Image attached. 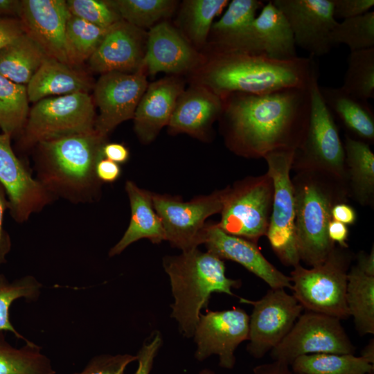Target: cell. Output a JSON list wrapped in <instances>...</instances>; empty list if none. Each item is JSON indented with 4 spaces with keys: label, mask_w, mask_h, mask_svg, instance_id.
Masks as SVG:
<instances>
[{
    "label": "cell",
    "mask_w": 374,
    "mask_h": 374,
    "mask_svg": "<svg viewBox=\"0 0 374 374\" xmlns=\"http://www.w3.org/2000/svg\"><path fill=\"white\" fill-rule=\"evenodd\" d=\"M310 87L262 94L233 93L222 98H226L222 114L228 147L239 155L254 159L274 151L295 150L308 128Z\"/></svg>",
    "instance_id": "cell-1"
},
{
    "label": "cell",
    "mask_w": 374,
    "mask_h": 374,
    "mask_svg": "<svg viewBox=\"0 0 374 374\" xmlns=\"http://www.w3.org/2000/svg\"><path fill=\"white\" fill-rule=\"evenodd\" d=\"M105 143L106 137L95 130L38 143L35 146L37 179L53 197L75 204L93 201L102 184L96 167L104 158Z\"/></svg>",
    "instance_id": "cell-2"
},
{
    "label": "cell",
    "mask_w": 374,
    "mask_h": 374,
    "mask_svg": "<svg viewBox=\"0 0 374 374\" xmlns=\"http://www.w3.org/2000/svg\"><path fill=\"white\" fill-rule=\"evenodd\" d=\"M314 57L279 60L264 54L217 52L206 69L204 82L221 98L233 93L262 94L310 87L319 75Z\"/></svg>",
    "instance_id": "cell-3"
},
{
    "label": "cell",
    "mask_w": 374,
    "mask_h": 374,
    "mask_svg": "<svg viewBox=\"0 0 374 374\" xmlns=\"http://www.w3.org/2000/svg\"><path fill=\"white\" fill-rule=\"evenodd\" d=\"M163 265L174 298L170 317L186 338L193 337L201 311L207 307L213 293L233 296L232 290L241 285L240 280L226 276L223 260L197 248L166 256Z\"/></svg>",
    "instance_id": "cell-4"
},
{
    "label": "cell",
    "mask_w": 374,
    "mask_h": 374,
    "mask_svg": "<svg viewBox=\"0 0 374 374\" xmlns=\"http://www.w3.org/2000/svg\"><path fill=\"white\" fill-rule=\"evenodd\" d=\"M292 182L299 258L313 267L324 262L336 246L328 228L334 206L347 202L348 185L328 174L308 170L296 171Z\"/></svg>",
    "instance_id": "cell-5"
},
{
    "label": "cell",
    "mask_w": 374,
    "mask_h": 374,
    "mask_svg": "<svg viewBox=\"0 0 374 374\" xmlns=\"http://www.w3.org/2000/svg\"><path fill=\"white\" fill-rule=\"evenodd\" d=\"M347 249L335 246L324 262L310 269L301 265L294 267L292 295L303 308L340 320L350 317L346 288L352 256Z\"/></svg>",
    "instance_id": "cell-6"
},
{
    "label": "cell",
    "mask_w": 374,
    "mask_h": 374,
    "mask_svg": "<svg viewBox=\"0 0 374 374\" xmlns=\"http://www.w3.org/2000/svg\"><path fill=\"white\" fill-rule=\"evenodd\" d=\"M95 105L89 93L46 98L30 109L20 134L24 149L38 143L91 132L96 121Z\"/></svg>",
    "instance_id": "cell-7"
},
{
    "label": "cell",
    "mask_w": 374,
    "mask_h": 374,
    "mask_svg": "<svg viewBox=\"0 0 374 374\" xmlns=\"http://www.w3.org/2000/svg\"><path fill=\"white\" fill-rule=\"evenodd\" d=\"M310 89L308 128L303 143L294 151L292 170L318 171L347 184L344 143L335 119L321 96L318 77L313 79Z\"/></svg>",
    "instance_id": "cell-8"
},
{
    "label": "cell",
    "mask_w": 374,
    "mask_h": 374,
    "mask_svg": "<svg viewBox=\"0 0 374 374\" xmlns=\"http://www.w3.org/2000/svg\"><path fill=\"white\" fill-rule=\"evenodd\" d=\"M274 199V184L267 172L228 186L217 226L228 234L257 244L266 235Z\"/></svg>",
    "instance_id": "cell-9"
},
{
    "label": "cell",
    "mask_w": 374,
    "mask_h": 374,
    "mask_svg": "<svg viewBox=\"0 0 374 374\" xmlns=\"http://www.w3.org/2000/svg\"><path fill=\"white\" fill-rule=\"evenodd\" d=\"M294 150H277L264 157L274 184V199L266 236L280 261L285 266L300 265L295 233V205L290 176Z\"/></svg>",
    "instance_id": "cell-10"
},
{
    "label": "cell",
    "mask_w": 374,
    "mask_h": 374,
    "mask_svg": "<svg viewBox=\"0 0 374 374\" xmlns=\"http://www.w3.org/2000/svg\"><path fill=\"white\" fill-rule=\"evenodd\" d=\"M228 186L208 195L184 202L180 198L152 193L154 208L160 217L165 240L187 251L202 244L206 220L220 213Z\"/></svg>",
    "instance_id": "cell-11"
},
{
    "label": "cell",
    "mask_w": 374,
    "mask_h": 374,
    "mask_svg": "<svg viewBox=\"0 0 374 374\" xmlns=\"http://www.w3.org/2000/svg\"><path fill=\"white\" fill-rule=\"evenodd\" d=\"M352 344L340 319L323 314L307 312L271 350L274 360L290 366L299 356L314 353L354 354Z\"/></svg>",
    "instance_id": "cell-12"
},
{
    "label": "cell",
    "mask_w": 374,
    "mask_h": 374,
    "mask_svg": "<svg viewBox=\"0 0 374 374\" xmlns=\"http://www.w3.org/2000/svg\"><path fill=\"white\" fill-rule=\"evenodd\" d=\"M240 302L253 305L249 319L247 350L257 359L262 357L282 341L303 309L292 294L281 288H271L259 300L241 298Z\"/></svg>",
    "instance_id": "cell-13"
},
{
    "label": "cell",
    "mask_w": 374,
    "mask_h": 374,
    "mask_svg": "<svg viewBox=\"0 0 374 374\" xmlns=\"http://www.w3.org/2000/svg\"><path fill=\"white\" fill-rule=\"evenodd\" d=\"M148 82L141 70L133 73L101 74L93 86V100L99 109L94 130L107 137L116 126L134 118Z\"/></svg>",
    "instance_id": "cell-14"
},
{
    "label": "cell",
    "mask_w": 374,
    "mask_h": 374,
    "mask_svg": "<svg viewBox=\"0 0 374 374\" xmlns=\"http://www.w3.org/2000/svg\"><path fill=\"white\" fill-rule=\"evenodd\" d=\"M249 319L240 308L201 314L193 336L197 346L196 359L202 362L216 355L220 367L232 369L235 349L248 339Z\"/></svg>",
    "instance_id": "cell-15"
},
{
    "label": "cell",
    "mask_w": 374,
    "mask_h": 374,
    "mask_svg": "<svg viewBox=\"0 0 374 374\" xmlns=\"http://www.w3.org/2000/svg\"><path fill=\"white\" fill-rule=\"evenodd\" d=\"M10 141V136L0 133V184L6 191L12 217L22 223L42 211L53 197L17 157Z\"/></svg>",
    "instance_id": "cell-16"
},
{
    "label": "cell",
    "mask_w": 374,
    "mask_h": 374,
    "mask_svg": "<svg viewBox=\"0 0 374 374\" xmlns=\"http://www.w3.org/2000/svg\"><path fill=\"white\" fill-rule=\"evenodd\" d=\"M283 13L294 35L296 46L311 56L328 53L334 46L330 34L337 21L332 0H273Z\"/></svg>",
    "instance_id": "cell-17"
},
{
    "label": "cell",
    "mask_w": 374,
    "mask_h": 374,
    "mask_svg": "<svg viewBox=\"0 0 374 374\" xmlns=\"http://www.w3.org/2000/svg\"><path fill=\"white\" fill-rule=\"evenodd\" d=\"M69 16L64 0H21L19 19L24 33L48 57L67 64L64 38Z\"/></svg>",
    "instance_id": "cell-18"
},
{
    "label": "cell",
    "mask_w": 374,
    "mask_h": 374,
    "mask_svg": "<svg viewBox=\"0 0 374 374\" xmlns=\"http://www.w3.org/2000/svg\"><path fill=\"white\" fill-rule=\"evenodd\" d=\"M202 244L207 251L222 260L238 262L265 282L271 289H292V280L261 253L257 244L240 237L230 235L217 224L206 223Z\"/></svg>",
    "instance_id": "cell-19"
},
{
    "label": "cell",
    "mask_w": 374,
    "mask_h": 374,
    "mask_svg": "<svg viewBox=\"0 0 374 374\" xmlns=\"http://www.w3.org/2000/svg\"><path fill=\"white\" fill-rule=\"evenodd\" d=\"M143 33L124 20L112 27L101 44L89 59L91 71L105 73L109 72H136L141 69L143 60Z\"/></svg>",
    "instance_id": "cell-20"
},
{
    "label": "cell",
    "mask_w": 374,
    "mask_h": 374,
    "mask_svg": "<svg viewBox=\"0 0 374 374\" xmlns=\"http://www.w3.org/2000/svg\"><path fill=\"white\" fill-rule=\"evenodd\" d=\"M182 89L181 84L173 78L159 80L148 86L133 118L135 132L143 143L152 141L168 125Z\"/></svg>",
    "instance_id": "cell-21"
},
{
    "label": "cell",
    "mask_w": 374,
    "mask_h": 374,
    "mask_svg": "<svg viewBox=\"0 0 374 374\" xmlns=\"http://www.w3.org/2000/svg\"><path fill=\"white\" fill-rule=\"evenodd\" d=\"M196 55L180 34L167 22L153 26L148 35L147 50L141 69L150 74L159 72L178 73L190 68Z\"/></svg>",
    "instance_id": "cell-22"
},
{
    "label": "cell",
    "mask_w": 374,
    "mask_h": 374,
    "mask_svg": "<svg viewBox=\"0 0 374 374\" xmlns=\"http://www.w3.org/2000/svg\"><path fill=\"white\" fill-rule=\"evenodd\" d=\"M264 6L258 0H233L222 17L212 25L219 53L259 54L252 25L257 11Z\"/></svg>",
    "instance_id": "cell-23"
},
{
    "label": "cell",
    "mask_w": 374,
    "mask_h": 374,
    "mask_svg": "<svg viewBox=\"0 0 374 374\" xmlns=\"http://www.w3.org/2000/svg\"><path fill=\"white\" fill-rule=\"evenodd\" d=\"M94 83L84 71L47 57L26 85L29 102L52 96L89 93Z\"/></svg>",
    "instance_id": "cell-24"
},
{
    "label": "cell",
    "mask_w": 374,
    "mask_h": 374,
    "mask_svg": "<svg viewBox=\"0 0 374 374\" xmlns=\"http://www.w3.org/2000/svg\"><path fill=\"white\" fill-rule=\"evenodd\" d=\"M220 96L206 88H195L182 92L178 98L168 123L175 132L199 136L222 114Z\"/></svg>",
    "instance_id": "cell-25"
},
{
    "label": "cell",
    "mask_w": 374,
    "mask_h": 374,
    "mask_svg": "<svg viewBox=\"0 0 374 374\" xmlns=\"http://www.w3.org/2000/svg\"><path fill=\"white\" fill-rule=\"evenodd\" d=\"M125 190L130 205V221L122 238L109 250L110 257L121 253L128 246L143 238L154 244L165 240L161 220L154 208L152 193L130 180L125 183Z\"/></svg>",
    "instance_id": "cell-26"
},
{
    "label": "cell",
    "mask_w": 374,
    "mask_h": 374,
    "mask_svg": "<svg viewBox=\"0 0 374 374\" xmlns=\"http://www.w3.org/2000/svg\"><path fill=\"white\" fill-rule=\"evenodd\" d=\"M252 34L259 54L279 60H290L298 57L290 26L272 1L264 4L255 18Z\"/></svg>",
    "instance_id": "cell-27"
},
{
    "label": "cell",
    "mask_w": 374,
    "mask_h": 374,
    "mask_svg": "<svg viewBox=\"0 0 374 374\" xmlns=\"http://www.w3.org/2000/svg\"><path fill=\"white\" fill-rule=\"evenodd\" d=\"M322 99L334 118L359 140L374 141V114L368 101L346 92L341 87L319 85Z\"/></svg>",
    "instance_id": "cell-28"
},
{
    "label": "cell",
    "mask_w": 374,
    "mask_h": 374,
    "mask_svg": "<svg viewBox=\"0 0 374 374\" xmlns=\"http://www.w3.org/2000/svg\"><path fill=\"white\" fill-rule=\"evenodd\" d=\"M344 148L348 196L362 206L374 203V154L369 143L346 135Z\"/></svg>",
    "instance_id": "cell-29"
},
{
    "label": "cell",
    "mask_w": 374,
    "mask_h": 374,
    "mask_svg": "<svg viewBox=\"0 0 374 374\" xmlns=\"http://www.w3.org/2000/svg\"><path fill=\"white\" fill-rule=\"evenodd\" d=\"M47 57L23 33L0 50V74L13 82L27 85Z\"/></svg>",
    "instance_id": "cell-30"
},
{
    "label": "cell",
    "mask_w": 374,
    "mask_h": 374,
    "mask_svg": "<svg viewBox=\"0 0 374 374\" xmlns=\"http://www.w3.org/2000/svg\"><path fill=\"white\" fill-rule=\"evenodd\" d=\"M346 304L361 335L374 333V276L353 266L347 275Z\"/></svg>",
    "instance_id": "cell-31"
},
{
    "label": "cell",
    "mask_w": 374,
    "mask_h": 374,
    "mask_svg": "<svg viewBox=\"0 0 374 374\" xmlns=\"http://www.w3.org/2000/svg\"><path fill=\"white\" fill-rule=\"evenodd\" d=\"M296 374H366L374 364L354 354L314 353L296 358L291 364Z\"/></svg>",
    "instance_id": "cell-32"
},
{
    "label": "cell",
    "mask_w": 374,
    "mask_h": 374,
    "mask_svg": "<svg viewBox=\"0 0 374 374\" xmlns=\"http://www.w3.org/2000/svg\"><path fill=\"white\" fill-rule=\"evenodd\" d=\"M50 359L37 344L29 341L12 346L0 331V374H55Z\"/></svg>",
    "instance_id": "cell-33"
},
{
    "label": "cell",
    "mask_w": 374,
    "mask_h": 374,
    "mask_svg": "<svg viewBox=\"0 0 374 374\" xmlns=\"http://www.w3.org/2000/svg\"><path fill=\"white\" fill-rule=\"evenodd\" d=\"M109 28L99 27L70 14L64 38L68 64L78 66L89 60Z\"/></svg>",
    "instance_id": "cell-34"
},
{
    "label": "cell",
    "mask_w": 374,
    "mask_h": 374,
    "mask_svg": "<svg viewBox=\"0 0 374 374\" xmlns=\"http://www.w3.org/2000/svg\"><path fill=\"white\" fill-rule=\"evenodd\" d=\"M26 85L12 82L0 74V129L10 136L21 134L30 108Z\"/></svg>",
    "instance_id": "cell-35"
},
{
    "label": "cell",
    "mask_w": 374,
    "mask_h": 374,
    "mask_svg": "<svg viewBox=\"0 0 374 374\" xmlns=\"http://www.w3.org/2000/svg\"><path fill=\"white\" fill-rule=\"evenodd\" d=\"M341 87L363 100L374 98V47L350 52Z\"/></svg>",
    "instance_id": "cell-36"
},
{
    "label": "cell",
    "mask_w": 374,
    "mask_h": 374,
    "mask_svg": "<svg viewBox=\"0 0 374 374\" xmlns=\"http://www.w3.org/2000/svg\"><path fill=\"white\" fill-rule=\"evenodd\" d=\"M41 288L42 284L33 276L28 275L10 281L0 274V331L10 332L26 343L30 341L11 323L10 308L14 301L20 299L36 300L40 295Z\"/></svg>",
    "instance_id": "cell-37"
},
{
    "label": "cell",
    "mask_w": 374,
    "mask_h": 374,
    "mask_svg": "<svg viewBox=\"0 0 374 374\" xmlns=\"http://www.w3.org/2000/svg\"><path fill=\"white\" fill-rule=\"evenodd\" d=\"M333 45L344 44L350 51L374 47V12L337 22L331 32Z\"/></svg>",
    "instance_id": "cell-38"
},
{
    "label": "cell",
    "mask_w": 374,
    "mask_h": 374,
    "mask_svg": "<svg viewBox=\"0 0 374 374\" xmlns=\"http://www.w3.org/2000/svg\"><path fill=\"white\" fill-rule=\"evenodd\" d=\"M113 3L121 19L141 28L152 25L168 15L173 8L169 0H114Z\"/></svg>",
    "instance_id": "cell-39"
},
{
    "label": "cell",
    "mask_w": 374,
    "mask_h": 374,
    "mask_svg": "<svg viewBox=\"0 0 374 374\" xmlns=\"http://www.w3.org/2000/svg\"><path fill=\"white\" fill-rule=\"evenodd\" d=\"M228 3L226 0H192L188 1V26L191 37L203 43L212 27L214 18Z\"/></svg>",
    "instance_id": "cell-40"
},
{
    "label": "cell",
    "mask_w": 374,
    "mask_h": 374,
    "mask_svg": "<svg viewBox=\"0 0 374 374\" xmlns=\"http://www.w3.org/2000/svg\"><path fill=\"white\" fill-rule=\"evenodd\" d=\"M71 15L101 28H108L122 20L113 1L68 0Z\"/></svg>",
    "instance_id": "cell-41"
},
{
    "label": "cell",
    "mask_w": 374,
    "mask_h": 374,
    "mask_svg": "<svg viewBox=\"0 0 374 374\" xmlns=\"http://www.w3.org/2000/svg\"><path fill=\"white\" fill-rule=\"evenodd\" d=\"M135 361L136 355H99L91 359L80 372L73 374H125L127 366Z\"/></svg>",
    "instance_id": "cell-42"
},
{
    "label": "cell",
    "mask_w": 374,
    "mask_h": 374,
    "mask_svg": "<svg viewBox=\"0 0 374 374\" xmlns=\"http://www.w3.org/2000/svg\"><path fill=\"white\" fill-rule=\"evenodd\" d=\"M159 332H153L137 353L138 367L134 374H150L154 359L162 345Z\"/></svg>",
    "instance_id": "cell-43"
},
{
    "label": "cell",
    "mask_w": 374,
    "mask_h": 374,
    "mask_svg": "<svg viewBox=\"0 0 374 374\" xmlns=\"http://www.w3.org/2000/svg\"><path fill=\"white\" fill-rule=\"evenodd\" d=\"M332 2L335 18L343 19L362 15L374 6L373 0H332Z\"/></svg>",
    "instance_id": "cell-44"
},
{
    "label": "cell",
    "mask_w": 374,
    "mask_h": 374,
    "mask_svg": "<svg viewBox=\"0 0 374 374\" xmlns=\"http://www.w3.org/2000/svg\"><path fill=\"white\" fill-rule=\"evenodd\" d=\"M7 209H8L7 195L0 184V266L6 262L12 246L10 235L3 227L4 215Z\"/></svg>",
    "instance_id": "cell-45"
},
{
    "label": "cell",
    "mask_w": 374,
    "mask_h": 374,
    "mask_svg": "<svg viewBox=\"0 0 374 374\" xmlns=\"http://www.w3.org/2000/svg\"><path fill=\"white\" fill-rule=\"evenodd\" d=\"M23 33L19 19H0V50Z\"/></svg>",
    "instance_id": "cell-46"
},
{
    "label": "cell",
    "mask_w": 374,
    "mask_h": 374,
    "mask_svg": "<svg viewBox=\"0 0 374 374\" xmlns=\"http://www.w3.org/2000/svg\"><path fill=\"white\" fill-rule=\"evenodd\" d=\"M96 174L101 183H113L120 177L121 168L119 164L102 158L96 165Z\"/></svg>",
    "instance_id": "cell-47"
},
{
    "label": "cell",
    "mask_w": 374,
    "mask_h": 374,
    "mask_svg": "<svg viewBox=\"0 0 374 374\" xmlns=\"http://www.w3.org/2000/svg\"><path fill=\"white\" fill-rule=\"evenodd\" d=\"M103 155L105 159L122 164L129 159L130 152L127 147L121 143H106L103 148Z\"/></svg>",
    "instance_id": "cell-48"
},
{
    "label": "cell",
    "mask_w": 374,
    "mask_h": 374,
    "mask_svg": "<svg viewBox=\"0 0 374 374\" xmlns=\"http://www.w3.org/2000/svg\"><path fill=\"white\" fill-rule=\"evenodd\" d=\"M328 235L329 239L335 244L337 243L342 248H348L347 244L348 229L347 225L332 220L328 225Z\"/></svg>",
    "instance_id": "cell-49"
},
{
    "label": "cell",
    "mask_w": 374,
    "mask_h": 374,
    "mask_svg": "<svg viewBox=\"0 0 374 374\" xmlns=\"http://www.w3.org/2000/svg\"><path fill=\"white\" fill-rule=\"evenodd\" d=\"M332 218L346 225H352L356 222L357 213L350 205L345 202L339 203L332 208Z\"/></svg>",
    "instance_id": "cell-50"
},
{
    "label": "cell",
    "mask_w": 374,
    "mask_h": 374,
    "mask_svg": "<svg viewBox=\"0 0 374 374\" xmlns=\"http://www.w3.org/2000/svg\"><path fill=\"white\" fill-rule=\"evenodd\" d=\"M253 373V374H293L289 364L277 360L256 366Z\"/></svg>",
    "instance_id": "cell-51"
},
{
    "label": "cell",
    "mask_w": 374,
    "mask_h": 374,
    "mask_svg": "<svg viewBox=\"0 0 374 374\" xmlns=\"http://www.w3.org/2000/svg\"><path fill=\"white\" fill-rule=\"evenodd\" d=\"M21 0H0V19H19Z\"/></svg>",
    "instance_id": "cell-52"
},
{
    "label": "cell",
    "mask_w": 374,
    "mask_h": 374,
    "mask_svg": "<svg viewBox=\"0 0 374 374\" xmlns=\"http://www.w3.org/2000/svg\"><path fill=\"white\" fill-rule=\"evenodd\" d=\"M356 266L365 274L374 276V248L369 253L360 251L357 255Z\"/></svg>",
    "instance_id": "cell-53"
},
{
    "label": "cell",
    "mask_w": 374,
    "mask_h": 374,
    "mask_svg": "<svg viewBox=\"0 0 374 374\" xmlns=\"http://www.w3.org/2000/svg\"><path fill=\"white\" fill-rule=\"evenodd\" d=\"M366 360H368L371 364H374V342L372 339L366 346L364 347L362 351V355H360Z\"/></svg>",
    "instance_id": "cell-54"
},
{
    "label": "cell",
    "mask_w": 374,
    "mask_h": 374,
    "mask_svg": "<svg viewBox=\"0 0 374 374\" xmlns=\"http://www.w3.org/2000/svg\"><path fill=\"white\" fill-rule=\"evenodd\" d=\"M198 374H215V372L208 368H204L199 371Z\"/></svg>",
    "instance_id": "cell-55"
},
{
    "label": "cell",
    "mask_w": 374,
    "mask_h": 374,
    "mask_svg": "<svg viewBox=\"0 0 374 374\" xmlns=\"http://www.w3.org/2000/svg\"><path fill=\"white\" fill-rule=\"evenodd\" d=\"M373 373H374V371L371 372V373H366V374H373Z\"/></svg>",
    "instance_id": "cell-56"
},
{
    "label": "cell",
    "mask_w": 374,
    "mask_h": 374,
    "mask_svg": "<svg viewBox=\"0 0 374 374\" xmlns=\"http://www.w3.org/2000/svg\"><path fill=\"white\" fill-rule=\"evenodd\" d=\"M293 374H296V373H293Z\"/></svg>",
    "instance_id": "cell-57"
}]
</instances>
